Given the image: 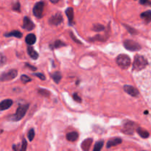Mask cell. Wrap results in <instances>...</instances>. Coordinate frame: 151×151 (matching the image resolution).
I'll use <instances>...</instances> for the list:
<instances>
[{"label": "cell", "instance_id": "6da1fadb", "mask_svg": "<svg viewBox=\"0 0 151 151\" xmlns=\"http://www.w3.org/2000/svg\"><path fill=\"white\" fill-rule=\"evenodd\" d=\"M147 64H148V61L145 56L137 55L134 57V61L133 63V70L139 72V71L145 69Z\"/></svg>", "mask_w": 151, "mask_h": 151}, {"label": "cell", "instance_id": "7a4b0ae2", "mask_svg": "<svg viewBox=\"0 0 151 151\" xmlns=\"http://www.w3.org/2000/svg\"><path fill=\"white\" fill-rule=\"evenodd\" d=\"M29 108V104H25V105H20L19 108L16 110V114L13 115L10 119L13 121H19L25 116L27 111Z\"/></svg>", "mask_w": 151, "mask_h": 151}, {"label": "cell", "instance_id": "3957f363", "mask_svg": "<svg viewBox=\"0 0 151 151\" xmlns=\"http://www.w3.org/2000/svg\"><path fill=\"white\" fill-rule=\"evenodd\" d=\"M116 63L120 68L123 69H127L131 66V58L127 55L122 54L119 55L116 60Z\"/></svg>", "mask_w": 151, "mask_h": 151}, {"label": "cell", "instance_id": "277c9868", "mask_svg": "<svg viewBox=\"0 0 151 151\" xmlns=\"http://www.w3.org/2000/svg\"><path fill=\"white\" fill-rule=\"evenodd\" d=\"M18 71L16 69H11L7 72L2 73L0 75V81H9L17 77Z\"/></svg>", "mask_w": 151, "mask_h": 151}, {"label": "cell", "instance_id": "5b68a950", "mask_svg": "<svg viewBox=\"0 0 151 151\" xmlns=\"http://www.w3.org/2000/svg\"><path fill=\"white\" fill-rule=\"evenodd\" d=\"M124 47L125 49L130 51H138L141 49V46L137 43L136 41H132V40H125L124 41Z\"/></svg>", "mask_w": 151, "mask_h": 151}, {"label": "cell", "instance_id": "8992f818", "mask_svg": "<svg viewBox=\"0 0 151 151\" xmlns=\"http://www.w3.org/2000/svg\"><path fill=\"white\" fill-rule=\"evenodd\" d=\"M44 8V1H38L35 4L33 7V14L38 19H40L43 16V12Z\"/></svg>", "mask_w": 151, "mask_h": 151}, {"label": "cell", "instance_id": "52a82bcc", "mask_svg": "<svg viewBox=\"0 0 151 151\" xmlns=\"http://www.w3.org/2000/svg\"><path fill=\"white\" fill-rule=\"evenodd\" d=\"M135 130V124L131 121L127 122L126 123L124 124L123 128H122V131L127 135H132Z\"/></svg>", "mask_w": 151, "mask_h": 151}, {"label": "cell", "instance_id": "ba28073f", "mask_svg": "<svg viewBox=\"0 0 151 151\" xmlns=\"http://www.w3.org/2000/svg\"><path fill=\"white\" fill-rule=\"evenodd\" d=\"M63 21V16L61 15V13H58L56 14L53 15L51 18L49 20L50 24L52 25H59L60 24H61Z\"/></svg>", "mask_w": 151, "mask_h": 151}, {"label": "cell", "instance_id": "9c48e42d", "mask_svg": "<svg viewBox=\"0 0 151 151\" xmlns=\"http://www.w3.org/2000/svg\"><path fill=\"white\" fill-rule=\"evenodd\" d=\"M22 27L24 29L30 31L32 30V29L35 28V24H34V23L32 22V20H31L29 18L24 17L23 20V25H22Z\"/></svg>", "mask_w": 151, "mask_h": 151}, {"label": "cell", "instance_id": "30bf717a", "mask_svg": "<svg viewBox=\"0 0 151 151\" xmlns=\"http://www.w3.org/2000/svg\"><path fill=\"white\" fill-rule=\"evenodd\" d=\"M124 90H125V91L127 94L132 96V97H137L139 95V94L138 89L137 88H135V87L132 86H124Z\"/></svg>", "mask_w": 151, "mask_h": 151}, {"label": "cell", "instance_id": "8fae6325", "mask_svg": "<svg viewBox=\"0 0 151 151\" xmlns=\"http://www.w3.org/2000/svg\"><path fill=\"white\" fill-rule=\"evenodd\" d=\"M13 100L10 99H7V100H4L0 103V111H4L7 109H10L13 105Z\"/></svg>", "mask_w": 151, "mask_h": 151}, {"label": "cell", "instance_id": "7c38bea8", "mask_svg": "<svg viewBox=\"0 0 151 151\" xmlns=\"http://www.w3.org/2000/svg\"><path fill=\"white\" fill-rule=\"evenodd\" d=\"M122 143V139L120 138H114L112 139H110L106 144V147L108 148L111 147H114V146L118 145L121 144Z\"/></svg>", "mask_w": 151, "mask_h": 151}, {"label": "cell", "instance_id": "4fadbf2b", "mask_svg": "<svg viewBox=\"0 0 151 151\" xmlns=\"http://www.w3.org/2000/svg\"><path fill=\"white\" fill-rule=\"evenodd\" d=\"M91 144H92V139H86L81 144V147L83 150H88L91 147Z\"/></svg>", "mask_w": 151, "mask_h": 151}, {"label": "cell", "instance_id": "5bb4252c", "mask_svg": "<svg viewBox=\"0 0 151 151\" xmlns=\"http://www.w3.org/2000/svg\"><path fill=\"white\" fill-rule=\"evenodd\" d=\"M66 15L67 16L68 19H69V22L70 24H72V22H73L74 19V10L72 7H68L66 10Z\"/></svg>", "mask_w": 151, "mask_h": 151}, {"label": "cell", "instance_id": "9a60e30c", "mask_svg": "<svg viewBox=\"0 0 151 151\" xmlns=\"http://www.w3.org/2000/svg\"><path fill=\"white\" fill-rule=\"evenodd\" d=\"M25 41H26V43L28 45H32L36 41V37H35V35L34 34H29L25 38Z\"/></svg>", "mask_w": 151, "mask_h": 151}, {"label": "cell", "instance_id": "2e32d148", "mask_svg": "<svg viewBox=\"0 0 151 151\" xmlns=\"http://www.w3.org/2000/svg\"><path fill=\"white\" fill-rule=\"evenodd\" d=\"M27 52L29 54V55L30 56L31 58L34 59V60H36L38 58V53L32 48L30 46H28L27 47Z\"/></svg>", "mask_w": 151, "mask_h": 151}, {"label": "cell", "instance_id": "e0dca14e", "mask_svg": "<svg viewBox=\"0 0 151 151\" xmlns=\"http://www.w3.org/2000/svg\"><path fill=\"white\" fill-rule=\"evenodd\" d=\"M141 18L144 19L145 22L147 24L150 23L151 22V10H147V11H145L142 13Z\"/></svg>", "mask_w": 151, "mask_h": 151}, {"label": "cell", "instance_id": "ac0fdd59", "mask_svg": "<svg viewBox=\"0 0 151 151\" xmlns=\"http://www.w3.org/2000/svg\"><path fill=\"white\" fill-rule=\"evenodd\" d=\"M4 36L5 37H16V38H21L22 37V33L19 30H13L11 31L10 32H7V33L4 34Z\"/></svg>", "mask_w": 151, "mask_h": 151}, {"label": "cell", "instance_id": "d6986e66", "mask_svg": "<svg viewBox=\"0 0 151 151\" xmlns=\"http://www.w3.org/2000/svg\"><path fill=\"white\" fill-rule=\"evenodd\" d=\"M66 139L68 141L75 142L78 139V134L77 132H70L66 135Z\"/></svg>", "mask_w": 151, "mask_h": 151}, {"label": "cell", "instance_id": "ffe728a7", "mask_svg": "<svg viewBox=\"0 0 151 151\" xmlns=\"http://www.w3.org/2000/svg\"><path fill=\"white\" fill-rule=\"evenodd\" d=\"M137 131V133L139 134V135L141 137H142V138L147 139L149 137V133L147 132L146 130L143 129V128H138Z\"/></svg>", "mask_w": 151, "mask_h": 151}, {"label": "cell", "instance_id": "44dd1931", "mask_svg": "<svg viewBox=\"0 0 151 151\" xmlns=\"http://www.w3.org/2000/svg\"><path fill=\"white\" fill-rule=\"evenodd\" d=\"M52 78L53 79V81L56 83H58L60 82V81L61 80V74L59 72H53L51 75Z\"/></svg>", "mask_w": 151, "mask_h": 151}, {"label": "cell", "instance_id": "7402d4cb", "mask_svg": "<svg viewBox=\"0 0 151 151\" xmlns=\"http://www.w3.org/2000/svg\"><path fill=\"white\" fill-rule=\"evenodd\" d=\"M103 145H104V142H103V141L97 142L95 144V145H94V151L100 150L102 148H103Z\"/></svg>", "mask_w": 151, "mask_h": 151}, {"label": "cell", "instance_id": "603a6c76", "mask_svg": "<svg viewBox=\"0 0 151 151\" xmlns=\"http://www.w3.org/2000/svg\"><path fill=\"white\" fill-rule=\"evenodd\" d=\"M64 46H66V44H65L64 43L62 42V41H60V40H57V41H55V43H54V44H53L52 49L60 48V47H64Z\"/></svg>", "mask_w": 151, "mask_h": 151}, {"label": "cell", "instance_id": "cb8c5ba5", "mask_svg": "<svg viewBox=\"0 0 151 151\" xmlns=\"http://www.w3.org/2000/svg\"><path fill=\"white\" fill-rule=\"evenodd\" d=\"M104 29V26L102 24H94V27H93V29L96 32H100V31H103Z\"/></svg>", "mask_w": 151, "mask_h": 151}, {"label": "cell", "instance_id": "d4e9b609", "mask_svg": "<svg viewBox=\"0 0 151 151\" xmlns=\"http://www.w3.org/2000/svg\"><path fill=\"white\" fill-rule=\"evenodd\" d=\"M38 93H39L41 95L44 96V97H49L50 95V91H47L46 89H43V88H41V89H38Z\"/></svg>", "mask_w": 151, "mask_h": 151}, {"label": "cell", "instance_id": "484cf974", "mask_svg": "<svg viewBox=\"0 0 151 151\" xmlns=\"http://www.w3.org/2000/svg\"><path fill=\"white\" fill-rule=\"evenodd\" d=\"M34 137H35V132H34V130L30 129L29 131V132H28V134H27V137H28V139H29V141L32 142V139H33Z\"/></svg>", "mask_w": 151, "mask_h": 151}, {"label": "cell", "instance_id": "4316f807", "mask_svg": "<svg viewBox=\"0 0 151 151\" xmlns=\"http://www.w3.org/2000/svg\"><path fill=\"white\" fill-rule=\"evenodd\" d=\"M21 80H22V81L24 83H27L30 82L31 81V78H29V77L27 76V75H22V76H21Z\"/></svg>", "mask_w": 151, "mask_h": 151}, {"label": "cell", "instance_id": "83f0119b", "mask_svg": "<svg viewBox=\"0 0 151 151\" xmlns=\"http://www.w3.org/2000/svg\"><path fill=\"white\" fill-rule=\"evenodd\" d=\"M27 142L26 139H23L22 140V147H21L20 150L21 151H24L27 150Z\"/></svg>", "mask_w": 151, "mask_h": 151}, {"label": "cell", "instance_id": "f1b7e54d", "mask_svg": "<svg viewBox=\"0 0 151 151\" xmlns=\"http://www.w3.org/2000/svg\"><path fill=\"white\" fill-rule=\"evenodd\" d=\"M20 4L19 2H16V4H14V5L13 6V10H15V11H18V12H20Z\"/></svg>", "mask_w": 151, "mask_h": 151}, {"label": "cell", "instance_id": "f546056e", "mask_svg": "<svg viewBox=\"0 0 151 151\" xmlns=\"http://www.w3.org/2000/svg\"><path fill=\"white\" fill-rule=\"evenodd\" d=\"M73 98L74 100H75L76 102H78V103H81V101H82L81 98L79 97V95H78L77 93H75V94H73Z\"/></svg>", "mask_w": 151, "mask_h": 151}, {"label": "cell", "instance_id": "4dcf8cb0", "mask_svg": "<svg viewBox=\"0 0 151 151\" xmlns=\"http://www.w3.org/2000/svg\"><path fill=\"white\" fill-rule=\"evenodd\" d=\"M93 40L94 41H96V40H97V41H106V38H104V37L101 36V35H97L96 37H94L93 38Z\"/></svg>", "mask_w": 151, "mask_h": 151}, {"label": "cell", "instance_id": "1f68e13d", "mask_svg": "<svg viewBox=\"0 0 151 151\" xmlns=\"http://www.w3.org/2000/svg\"><path fill=\"white\" fill-rule=\"evenodd\" d=\"M34 75H35L36 77H38V78H39V79H41V81H44V80L46 79V77L41 73H35V74H34Z\"/></svg>", "mask_w": 151, "mask_h": 151}, {"label": "cell", "instance_id": "d6a6232c", "mask_svg": "<svg viewBox=\"0 0 151 151\" xmlns=\"http://www.w3.org/2000/svg\"><path fill=\"white\" fill-rule=\"evenodd\" d=\"M140 4H144V5H151V2L150 0H140Z\"/></svg>", "mask_w": 151, "mask_h": 151}, {"label": "cell", "instance_id": "836d02e7", "mask_svg": "<svg viewBox=\"0 0 151 151\" xmlns=\"http://www.w3.org/2000/svg\"><path fill=\"white\" fill-rule=\"evenodd\" d=\"M70 36H71V38H72V39H73V41H75V42H77V43H78V44H81V41H80L79 40H78V38H75V35H74V34L72 33V32H70Z\"/></svg>", "mask_w": 151, "mask_h": 151}, {"label": "cell", "instance_id": "e575fe53", "mask_svg": "<svg viewBox=\"0 0 151 151\" xmlns=\"http://www.w3.org/2000/svg\"><path fill=\"white\" fill-rule=\"evenodd\" d=\"M5 60H6L5 57H4L3 55L0 54V65L4 64V63H5Z\"/></svg>", "mask_w": 151, "mask_h": 151}, {"label": "cell", "instance_id": "d590c367", "mask_svg": "<svg viewBox=\"0 0 151 151\" xmlns=\"http://www.w3.org/2000/svg\"><path fill=\"white\" fill-rule=\"evenodd\" d=\"M26 66H27V67L30 68V69H32V70H35V69H36V68H35V66H31V65L28 64V63H26Z\"/></svg>", "mask_w": 151, "mask_h": 151}, {"label": "cell", "instance_id": "8d00e7d4", "mask_svg": "<svg viewBox=\"0 0 151 151\" xmlns=\"http://www.w3.org/2000/svg\"><path fill=\"white\" fill-rule=\"evenodd\" d=\"M52 3H54V4H56L57 2H58L59 0H50Z\"/></svg>", "mask_w": 151, "mask_h": 151}]
</instances>
